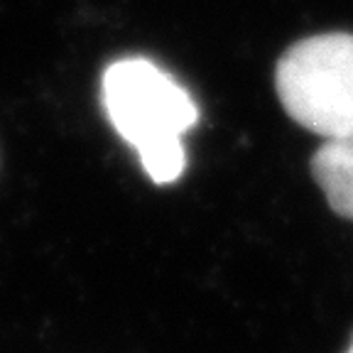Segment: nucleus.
Returning a JSON list of instances; mask_svg holds the SVG:
<instances>
[{
  "label": "nucleus",
  "instance_id": "2",
  "mask_svg": "<svg viewBox=\"0 0 353 353\" xmlns=\"http://www.w3.org/2000/svg\"><path fill=\"white\" fill-rule=\"evenodd\" d=\"M101 96L110 125L138 157L182 143V135L199 121L192 94L145 57L113 61L101 79Z\"/></svg>",
  "mask_w": 353,
  "mask_h": 353
},
{
  "label": "nucleus",
  "instance_id": "3",
  "mask_svg": "<svg viewBox=\"0 0 353 353\" xmlns=\"http://www.w3.org/2000/svg\"><path fill=\"white\" fill-rule=\"evenodd\" d=\"M312 174L331 209L353 221V135L324 140L312 157Z\"/></svg>",
  "mask_w": 353,
  "mask_h": 353
},
{
  "label": "nucleus",
  "instance_id": "1",
  "mask_svg": "<svg viewBox=\"0 0 353 353\" xmlns=\"http://www.w3.org/2000/svg\"><path fill=\"white\" fill-rule=\"evenodd\" d=\"M275 88L287 116L324 140L353 135V34L326 32L280 57Z\"/></svg>",
  "mask_w": 353,
  "mask_h": 353
},
{
  "label": "nucleus",
  "instance_id": "4",
  "mask_svg": "<svg viewBox=\"0 0 353 353\" xmlns=\"http://www.w3.org/2000/svg\"><path fill=\"white\" fill-rule=\"evenodd\" d=\"M346 353H353V339H351V343H348V348H346Z\"/></svg>",
  "mask_w": 353,
  "mask_h": 353
}]
</instances>
